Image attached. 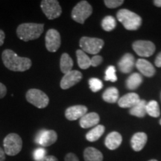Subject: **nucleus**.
<instances>
[{
  "instance_id": "1",
  "label": "nucleus",
  "mask_w": 161,
  "mask_h": 161,
  "mask_svg": "<svg viewBox=\"0 0 161 161\" xmlns=\"http://www.w3.org/2000/svg\"><path fill=\"white\" fill-rule=\"evenodd\" d=\"M2 59L5 67L14 72H25L29 69L32 65L31 60L29 58L19 57L11 49L3 51Z\"/></svg>"
},
{
  "instance_id": "2",
  "label": "nucleus",
  "mask_w": 161,
  "mask_h": 161,
  "mask_svg": "<svg viewBox=\"0 0 161 161\" xmlns=\"http://www.w3.org/2000/svg\"><path fill=\"white\" fill-rule=\"evenodd\" d=\"M43 24L23 23L17 27V35L21 40L27 42L39 38L43 34Z\"/></svg>"
},
{
  "instance_id": "3",
  "label": "nucleus",
  "mask_w": 161,
  "mask_h": 161,
  "mask_svg": "<svg viewBox=\"0 0 161 161\" xmlns=\"http://www.w3.org/2000/svg\"><path fill=\"white\" fill-rule=\"evenodd\" d=\"M116 17L125 29L129 31L137 30L142 25V18L128 9L119 10L116 14Z\"/></svg>"
},
{
  "instance_id": "4",
  "label": "nucleus",
  "mask_w": 161,
  "mask_h": 161,
  "mask_svg": "<svg viewBox=\"0 0 161 161\" xmlns=\"http://www.w3.org/2000/svg\"><path fill=\"white\" fill-rule=\"evenodd\" d=\"M4 151L7 155L15 156L21 152L23 148V140L19 135L14 133L8 134L4 139Z\"/></svg>"
},
{
  "instance_id": "5",
  "label": "nucleus",
  "mask_w": 161,
  "mask_h": 161,
  "mask_svg": "<svg viewBox=\"0 0 161 161\" xmlns=\"http://www.w3.org/2000/svg\"><path fill=\"white\" fill-rule=\"evenodd\" d=\"M104 40L99 38L83 37L80 38L79 46L85 53L96 55L104 46Z\"/></svg>"
},
{
  "instance_id": "6",
  "label": "nucleus",
  "mask_w": 161,
  "mask_h": 161,
  "mask_svg": "<svg viewBox=\"0 0 161 161\" xmlns=\"http://www.w3.org/2000/svg\"><path fill=\"white\" fill-rule=\"evenodd\" d=\"M92 13V8L86 1H80L76 5L72 11V18L78 23L84 24L85 20Z\"/></svg>"
},
{
  "instance_id": "7",
  "label": "nucleus",
  "mask_w": 161,
  "mask_h": 161,
  "mask_svg": "<svg viewBox=\"0 0 161 161\" xmlns=\"http://www.w3.org/2000/svg\"><path fill=\"white\" fill-rule=\"evenodd\" d=\"M25 98L28 102L40 109L45 108L48 106L49 102L48 96L42 90L38 89H30L28 90Z\"/></svg>"
},
{
  "instance_id": "8",
  "label": "nucleus",
  "mask_w": 161,
  "mask_h": 161,
  "mask_svg": "<svg viewBox=\"0 0 161 161\" xmlns=\"http://www.w3.org/2000/svg\"><path fill=\"white\" fill-rule=\"evenodd\" d=\"M40 8L49 19H55L62 14V9L57 0H43Z\"/></svg>"
},
{
  "instance_id": "9",
  "label": "nucleus",
  "mask_w": 161,
  "mask_h": 161,
  "mask_svg": "<svg viewBox=\"0 0 161 161\" xmlns=\"http://www.w3.org/2000/svg\"><path fill=\"white\" fill-rule=\"evenodd\" d=\"M133 49L139 56L150 57L155 52V45L148 40H137L132 45Z\"/></svg>"
},
{
  "instance_id": "10",
  "label": "nucleus",
  "mask_w": 161,
  "mask_h": 161,
  "mask_svg": "<svg viewBox=\"0 0 161 161\" xmlns=\"http://www.w3.org/2000/svg\"><path fill=\"white\" fill-rule=\"evenodd\" d=\"M46 48L50 52H56L59 49L61 40L60 33L57 30L51 29L48 30L45 37Z\"/></svg>"
},
{
  "instance_id": "11",
  "label": "nucleus",
  "mask_w": 161,
  "mask_h": 161,
  "mask_svg": "<svg viewBox=\"0 0 161 161\" xmlns=\"http://www.w3.org/2000/svg\"><path fill=\"white\" fill-rule=\"evenodd\" d=\"M58 134L53 130H41L36 136L35 142L43 147H48L55 143Z\"/></svg>"
},
{
  "instance_id": "12",
  "label": "nucleus",
  "mask_w": 161,
  "mask_h": 161,
  "mask_svg": "<svg viewBox=\"0 0 161 161\" xmlns=\"http://www.w3.org/2000/svg\"><path fill=\"white\" fill-rule=\"evenodd\" d=\"M82 79V73L78 70H72L65 74L60 80V87L63 90H67L71 88Z\"/></svg>"
},
{
  "instance_id": "13",
  "label": "nucleus",
  "mask_w": 161,
  "mask_h": 161,
  "mask_svg": "<svg viewBox=\"0 0 161 161\" xmlns=\"http://www.w3.org/2000/svg\"><path fill=\"white\" fill-rule=\"evenodd\" d=\"M87 108L84 105H74L68 108L65 111V116L68 120L74 121L80 119L87 112Z\"/></svg>"
},
{
  "instance_id": "14",
  "label": "nucleus",
  "mask_w": 161,
  "mask_h": 161,
  "mask_svg": "<svg viewBox=\"0 0 161 161\" xmlns=\"http://www.w3.org/2000/svg\"><path fill=\"white\" fill-rule=\"evenodd\" d=\"M135 59L131 54L127 53L123 55L118 63L119 69L122 73H130L135 66Z\"/></svg>"
},
{
  "instance_id": "15",
  "label": "nucleus",
  "mask_w": 161,
  "mask_h": 161,
  "mask_svg": "<svg viewBox=\"0 0 161 161\" xmlns=\"http://www.w3.org/2000/svg\"><path fill=\"white\" fill-rule=\"evenodd\" d=\"M140 100L141 99L138 94L135 93V92H129L118 100V104L121 108H131L139 103Z\"/></svg>"
},
{
  "instance_id": "16",
  "label": "nucleus",
  "mask_w": 161,
  "mask_h": 161,
  "mask_svg": "<svg viewBox=\"0 0 161 161\" xmlns=\"http://www.w3.org/2000/svg\"><path fill=\"white\" fill-rule=\"evenodd\" d=\"M148 136L146 133L138 132L134 134L130 140V145L133 150L135 152H140L146 146Z\"/></svg>"
},
{
  "instance_id": "17",
  "label": "nucleus",
  "mask_w": 161,
  "mask_h": 161,
  "mask_svg": "<svg viewBox=\"0 0 161 161\" xmlns=\"http://www.w3.org/2000/svg\"><path fill=\"white\" fill-rule=\"evenodd\" d=\"M100 121V117L98 114L92 112L89 114H86L83 117L80 119V126L82 128H90L92 127L98 125Z\"/></svg>"
},
{
  "instance_id": "18",
  "label": "nucleus",
  "mask_w": 161,
  "mask_h": 161,
  "mask_svg": "<svg viewBox=\"0 0 161 161\" xmlns=\"http://www.w3.org/2000/svg\"><path fill=\"white\" fill-rule=\"evenodd\" d=\"M135 65L137 69L141 72V74L146 77H152L155 74L156 71L154 66L148 60L145 59H138Z\"/></svg>"
},
{
  "instance_id": "19",
  "label": "nucleus",
  "mask_w": 161,
  "mask_h": 161,
  "mask_svg": "<svg viewBox=\"0 0 161 161\" xmlns=\"http://www.w3.org/2000/svg\"><path fill=\"white\" fill-rule=\"evenodd\" d=\"M122 142V135L116 131H113L110 133L108 136H106L104 144L105 146L110 150H115L120 146Z\"/></svg>"
},
{
  "instance_id": "20",
  "label": "nucleus",
  "mask_w": 161,
  "mask_h": 161,
  "mask_svg": "<svg viewBox=\"0 0 161 161\" xmlns=\"http://www.w3.org/2000/svg\"><path fill=\"white\" fill-rule=\"evenodd\" d=\"M103 154L93 147H87L84 152V159L85 161H103Z\"/></svg>"
},
{
  "instance_id": "21",
  "label": "nucleus",
  "mask_w": 161,
  "mask_h": 161,
  "mask_svg": "<svg viewBox=\"0 0 161 161\" xmlns=\"http://www.w3.org/2000/svg\"><path fill=\"white\" fill-rule=\"evenodd\" d=\"M105 128L102 125H98L96 127H94L92 129L90 130L87 134H86V140L89 142H95L97 141L101 136L104 134Z\"/></svg>"
},
{
  "instance_id": "22",
  "label": "nucleus",
  "mask_w": 161,
  "mask_h": 161,
  "mask_svg": "<svg viewBox=\"0 0 161 161\" xmlns=\"http://www.w3.org/2000/svg\"><path fill=\"white\" fill-rule=\"evenodd\" d=\"M73 66V60L67 53L62 54L60 60V71L65 75L70 71H72Z\"/></svg>"
},
{
  "instance_id": "23",
  "label": "nucleus",
  "mask_w": 161,
  "mask_h": 161,
  "mask_svg": "<svg viewBox=\"0 0 161 161\" xmlns=\"http://www.w3.org/2000/svg\"><path fill=\"white\" fill-rule=\"evenodd\" d=\"M76 57L78 66L80 69H86L91 66V60L90 57H88V55L81 49H78L76 51Z\"/></svg>"
},
{
  "instance_id": "24",
  "label": "nucleus",
  "mask_w": 161,
  "mask_h": 161,
  "mask_svg": "<svg viewBox=\"0 0 161 161\" xmlns=\"http://www.w3.org/2000/svg\"><path fill=\"white\" fill-rule=\"evenodd\" d=\"M146 104L147 102L145 100H140V102L130 108V114L136 117L142 118L146 115Z\"/></svg>"
},
{
  "instance_id": "25",
  "label": "nucleus",
  "mask_w": 161,
  "mask_h": 161,
  "mask_svg": "<svg viewBox=\"0 0 161 161\" xmlns=\"http://www.w3.org/2000/svg\"><path fill=\"white\" fill-rule=\"evenodd\" d=\"M142 83V77L139 73H133L126 80V86L128 90H134L137 89Z\"/></svg>"
},
{
  "instance_id": "26",
  "label": "nucleus",
  "mask_w": 161,
  "mask_h": 161,
  "mask_svg": "<svg viewBox=\"0 0 161 161\" xmlns=\"http://www.w3.org/2000/svg\"><path fill=\"white\" fill-rule=\"evenodd\" d=\"M104 101L108 103H115L119 100V91L117 88L111 86L108 88L102 95Z\"/></svg>"
},
{
  "instance_id": "27",
  "label": "nucleus",
  "mask_w": 161,
  "mask_h": 161,
  "mask_svg": "<svg viewBox=\"0 0 161 161\" xmlns=\"http://www.w3.org/2000/svg\"><path fill=\"white\" fill-rule=\"evenodd\" d=\"M146 113L152 117H158L160 116V111L159 104L156 101L152 100L150 101L148 103L146 104Z\"/></svg>"
},
{
  "instance_id": "28",
  "label": "nucleus",
  "mask_w": 161,
  "mask_h": 161,
  "mask_svg": "<svg viewBox=\"0 0 161 161\" xmlns=\"http://www.w3.org/2000/svg\"><path fill=\"white\" fill-rule=\"evenodd\" d=\"M116 26V21L115 18L112 16H107L102 19V27L104 31H111Z\"/></svg>"
},
{
  "instance_id": "29",
  "label": "nucleus",
  "mask_w": 161,
  "mask_h": 161,
  "mask_svg": "<svg viewBox=\"0 0 161 161\" xmlns=\"http://www.w3.org/2000/svg\"><path fill=\"white\" fill-rule=\"evenodd\" d=\"M89 85L90 90L93 92L99 91L103 87V83L102 80L96 78H92L89 80Z\"/></svg>"
},
{
  "instance_id": "30",
  "label": "nucleus",
  "mask_w": 161,
  "mask_h": 161,
  "mask_svg": "<svg viewBox=\"0 0 161 161\" xmlns=\"http://www.w3.org/2000/svg\"><path fill=\"white\" fill-rule=\"evenodd\" d=\"M104 80L116 82L117 80V76L116 75V68L114 66H110L107 68Z\"/></svg>"
},
{
  "instance_id": "31",
  "label": "nucleus",
  "mask_w": 161,
  "mask_h": 161,
  "mask_svg": "<svg viewBox=\"0 0 161 161\" xmlns=\"http://www.w3.org/2000/svg\"><path fill=\"white\" fill-rule=\"evenodd\" d=\"M46 156V150L44 148H38L34 152V159L35 161H42Z\"/></svg>"
},
{
  "instance_id": "32",
  "label": "nucleus",
  "mask_w": 161,
  "mask_h": 161,
  "mask_svg": "<svg viewBox=\"0 0 161 161\" xmlns=\"http://www.w3.org/2000/svg\"><path fill=\"white\" fill-rule=\"evenodd\" d=\"M104 4L109 8H116L119 7L124 3L123 0H105L104 1Z\"/></svg>"
},
{
  "instance_id": "33",
  "label": "nucleus",
  "mask_w": 161,
  "mask_h": 161,
  "mask_svg": "<svg viewBox=\"0 0 161 161\" xmlns=\"http://www.w3.org/2000/svg\"><path fill=\"white\" fill-rule=\"evenodd\" d=\"M90 60H91V66H93V67H96V66H99L102 64L103 58H102V56L96 55H94L92 58H90Z\"/></svg>"
},
{
  "instance_id": "34",
  "label": "nucleus",
  "mask_w": 161,
  "mask_h": 161,
  "mask_svg": "<svg viewBox=\"0 0 161 161\" xmlns=\"http://www.w3.org/2000/svg\"><path fill=\"white\" fill-rule=\"evenodd\" d=\"M64 161H80V160L78 157L76 156L74 153L70 152V153H68V154L65 156Z\"/></svg>"
},
{
  "instance_id": "35",
  "label": "nucleus",
  "mask_w": 161,
  "mask_h": 161,
  "mask_svg": "<svg viewBox=\"0 0 161 161\" xmlns=\"http://www.w3.org/2000/svg\"><path fill=\"white\" fill-rule=\"evenodd\" d=\"M7 94V88L5 85L0 82V98H3Z\"/></svg>"
},
{
  "instance_id": "36",
  "label": "nucleus",
  "mask_w": 161,
  "mask_h": 161,
  "mask_svg": "<svg viewBox=\"0 0 161 161\" xmlns=\"http://www.w3.org/2000/svg\"><path fill=\"white\" fill-rule=\"evenodd\" d=\"M42 161H58V158L52 155H46Z\"/></svg>"
},
{
  "instance_id": "37",
  "label": "nucleus",
  "mask_w": 161,
  "mask_h": 161,
  "mask_svg": "<svg viewBox=\"0 0 161 161\" xmlns=\"http://www.w3.org/2000/svg\"><path fill=\"white\" fill-rule=\"evenodd\" d=\"M154 63H155L156 66L158 67H161V52L158 54L155 60H154Z\"/></svg>"
},
{
  "instance_id": "38",
  "label": "nucleus",
  "mask_w": 161,
  "mask_h": 161,
  "mask_svg": "<svg viewBox=\"0 0 161 161\" xmlns=\"http://www.w3.org/2000/svg\"><path fill=\"white\" fill-rule=\"evenodd\" d=\"M5 39V34L3 30H0V46H3Z\"/></svg>"
},
{
  "instance_id": "39",
  "label": "nucleus",
  "mask_w": 161,
  "mask_h": 161,
  "mask_svg": "<svg viewBox=\"0 0 161 161\" xmlns=\"http://www.w3.org/2000/svg\"><path fill=\"white\" fill-rule=\"evenodd\" d=\"M5 160V153L3 148L0 147V161Z\"/></svg>"
},
{
  "instance_id": "40",
  "label": "nucleus",
  "mask_w": 161,
  "mask_h": 161,
  "mask_svg": "<svg viewBox=\"0 0 161 161\" xmlns=\"http://www.w3.org/2000/svg\"><path fill=\"white\" fill-rule=\"evenodd\" d=\"M154 5L157 7H161V0H155L154 1Z\"/></svg>"
},
{
  "instance_id": "41",
  "label": "nucleus",
  "mask_w": 161,
  "mask_h": 161,
  "mask_svg": "<svg viewBox=\"0 0 161 161\" xmlns=\"http://www.w3.org/2000/svg\"><path fill=\"white\" fill-rule=\"evenodd\" d=\"M148 161H158V160H155V159H152V160H148Z\"/></svg>"
},
{
  "instance_id": "42",
  "label": "nucleus",
  "mask_w": 161,
  "mask_h": 161,
  "mask_svg": "<svg viewBox=\"0 0 161 161\" xmlns=\"http://www.w3.org/2000/svg\"><path fill=\"white\" fill-rule=\"evenodd\" d=\"M160 125H161V119L160 120Z\"/></svg>"
}]
</instances>
